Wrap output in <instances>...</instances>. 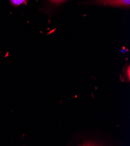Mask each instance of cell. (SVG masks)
<instances>
[{
  "mask_svg": "<svg viewBox=\"0 0 130 146\" xmlns=\"http://www.w3.org/2000/svg\"><path fill=\"white\" fill-rule=\"evenodd\" d=\"M93 3L96 4L128 7L130 5V0H93Z\"/></svg>",
  "mask_w": 130,
  "mask_h": 146,
  "instance_id": "6da1fadb",
  "label": "cell"
},
{
  "mask_svg": "<svg viewBox=\"0 0 130 146\" xmlns=\"http://www.w3.org/2000/svg\"><path fill=\"white\" fill-rule=\"evenodd\" d=\"M28 0H10L11 5L14 7H18L22 4H26Z\"/></svg>",
  "mask_w": 130,
  "mask_h": 146,
  "instance_id": "7a4b0ae2",
  "label": "cell"
},
{
  "mask_svg": "<svg viewBox=\"0 0 130 146\" xmlns=\"http://www.w3.org/2000/svg\"><path fill=\"white\" fill-rule=\"evenodd\" d=\"M64 1H65V0H50V1L53 4H60Z\"/></svg>",
  "mask_w": 130,
  "mask_h": 146,
  "instance_id": "3957f363",
  "label": "cell"
}]
</instances>
